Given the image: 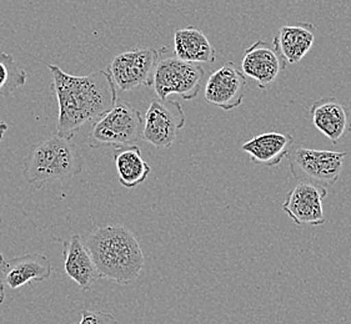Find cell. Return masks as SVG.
Listing matches in <instances>:
<instances>
[{
  "mask_svg": "<svg viewBox=\"0 0 351 324\" xmlns=\"http://www.w3.org/2000/svg\"><path fill=\"white\" fill-rule=\"evenodd\" d=\"M58 101L56 135L73 140L80 127L98 120L118 101L117 86L108 69L84 77L66 74L58 65H48Z\"/></svg>",
  "mask_w": 351,
  "mask_h": 324,
  "instance_id": "6da1fadb",
  "label": "cell"
},
{
  "mask_svg": "<svg viewBox=\"0 0 351 324\" xmlns=\"http://www.w3.org/2000/svg\"><path fill=\"white\" fill-rule=\"evenodd\" d=\"M85 246L100 278H106L120 286L135 282L145 266L139 242L133 232L123 226L95 227Z\"/></svg>",
  "mask_w": 351,
  "mask_h": 324,
  "instance_id": "7a4b0ae2",
  "label": "cell"
},
{
  "mask_svg": "<svg viewBox=\"0 0 351 324\" xmlns=\"http://www.w3.org/2000/svg\"><path fill=\"white\" fill-rule=\"evenodd\" d=\"M84 160L73 140L59 135L32 145L23 163V177L40 190L44 185L79 175Z\"/></svg>",
  "mask_w": 351,
  "mask_h": 324,
  "instance_id": "3957f363",
  "label": "cell"
},
{
  "mask_svg": "<svg viewBox=\"0 0 351 324\" xmlns=\"http://www.w3.org/2000/svg\"><path fill=\"white\" fill-rule=\"evenodd\" d=\"M143 125L141 111L118 99L108 113L94 121L86 144L92 148L133 146L143 137Z\"/></svg>",
  "mask_w": 351,
  "mask_h": 324,
  "instance_id": "277c9868",
  "label": "cell"
},
{
  "mask_svg": "<svg viewBox=\"0 0 351 324\" xmlns=\"http://www.w3.org/2000/svg\"><path fill=\"white\" fill-rule=\"evenodd\" d=\"M160 57L155 66L153 87L160 99L179 95L183 100H194L203 85L205 71L202 64L189 63L176 57L168 46L160 48Z\"/></svg>",
  "mask_w": 351,
  "mask_h": 324,
  "instance_id": "5b68a950",
  "label": "cell"
},
{
  "mask_svg": "<svg viewBox=\"0 0 351 324\" xmlns=\"http://www.w3.org/2000/svg\"><path fill=\"white\" fill-rule=\"evenodd\" d=\"M346 151L296 148L288 155L291 176L299 183H311L323 187L337 183L343 172Z\"/></svg>",
  "mask_w": 351,
  "mask_h": 324,
  "instance_id": "8992f818",
  "label": "cell"
},
{
  "mask_svg": "<svg viewBox=\"0 0 351 324\" xmlns=\"http://www.w3.org/2000/svg\"><path fill=\"white\" fill-rule=\"evenodd\" d=\"M185 113L180 103L155 98L144 118L143 140L156 148H169L178 131L185 126Z\"/></svg>",
  "mask_w": 351,
  "mask_h": 324,
  "instance_id": "52a82bcc",
  "label": "cell"
},
{
  "mask_svg": "<svg viewBox=\"0 0 351 324\" xmlns=\"http://www.w3.org/2000/svg\"><path fill=\"white\" fill-rule=\"evenodd\" d=\"M162 49L128 50L112 59L108 70L121 92H132L141 85L153 86L155 66Z\"/></svg>",
  "mask_w": 351,
  "mask_h": 324,
  "instance_id": "ba28073f",
  "label": "cell"
},
{
  "mask_svg": "<svg viewBox=\"0 0 351 324\" xmlns=\"http://www.w3.org/2000/svg\"><path fill=\"white\" fill-rule=\"evenodd\" d=\"M328 196L326 187L311 183H299L289 191L282 211L296 225L317 227L325 224L323 201Z\"/></svg>",
  "mask_w": 351,
  "mask_h": 324,
  "instance_id": "9c48e42d",
  "label": "cell"
},
{
  "mask_svg": "<svg viewBox=\"0 0 351 324\" xmlns=\"http://www.w3.org/2000/svg\"><path fill=\"white\" fill-rule=\"evenodd\" d=\"M246 79L234 63H226L214 71L205 84V100L224 111L243 104L246 94Z\"/></svg>",
  "mask_w": 351,
  "mask_h": 324,
  "instance_id": "30bf717a",
  "label": "cell"
},
{
  "mask_svg": "<svg viewBox=\"0 0 351 324\" xmlns=\"http://www.w3.org/2000/svg\"><path fill=\"white\" fill-rule=\"evenodd\" d=\"M285 68L287 65L281 60L274 46H270L263 40H258L247 48L241 62L243 74L255 80L261 90L274 83Z\"/></svg>",
  "mask_w": 351,
  "mask_h": 324,
  "instance_id": "8fae6325",
  "label": "cell"
},
{
  "mask_svg": "<svg viewBox=\"0 0 351 324\" xmlns=\"http://www.w3.org/2000/svg\"><path fill=\"white\" fill-rule=\"evenodd\" d=\"M51 262L42 254H27L3 262V278L10 289H19L30 282H42L51 275Z\"/></svg>",
  "mask_w": 351,
  "mask_h": 324,
  "instance_id": "7c38bea8",
  "label": "cell"
},
{
  "mask_svg": "<svg viewBox=\"0 0 351 324\" xmlns=\"http://www.w3.org/2000/svg\"><path fill=\"white\" fill-rule=\"evenodd\" d=\"M65 275L77 283L80 289L89 291L100 280L98 269L92 256L79 234H73L63 243Z\"/></svg>",
  "mask_w": 351,
  "mask_h": 324,
  "instance_id": "4fadbf2b",
  "label": "cell"
},
{
  "mask_svg": "<svg viewBox=\"0 0 351 324\" xmlns=\"http://www.w3.org/2000/svg\"><path fill=\"white\" fill-rule=\"evenodd\" d=\"M314 126L334 145L351 131V122L345 106L335 98H323L310 107Z\"/></svg>",
  "mask_w": 351,
  "mask_h": 324,
  "instance_id": "5bb4252c",
  "label": "cell"
},
{
  "mask_svg": "<svg viewBox=\"0 0 351 324\" xmlns=\"http://www.w3.org/2000/svg\"><path fill=\"white\" fill-rule=\"evenodd\" d=\"M294 136L282 133H265L258 135L241 145L240 150L250 156L254 165L275 167L288 157Z\"/></svg>",
  "mask_w": 351,
  "mask_h": 324,
  "instance_id": "9a60e30c",
  "label": "cell"
},
{
  "mask_svg": "<svg viewBox=\"0 0 351 324\" xmlns=\"http://www.w3.org/2000/svg\"><path fill=\"white\" fill-rule=\"evenodd\" d=\"M315 42V27L310 23L296 25H285L278 30L273 46L281 60L289 64L299 63L305 57Z\"/></svg>",
  "mask_w": 351,
  "mask_h": 324,
  "instance_id": "2e32d148",
  "label": "cell"
},
{
  "mask_svg": "<svg viewBox=\"0 0 351 324\" xmlns=\"http://www.w3.org/2000/svg\"><path fill=\"white\" fill-rule=\"evenodd\" d=\"M173 51L176 57L189 63L213 64L217 60V50L203 31L195 27L176 30Z\"/></svg>",
  "mask_w": 351,
  "mask_h": 324,
  "instance_id": "e0dca14e",
  "label": "cell"
},
{
  "mask_svg": "<svg viewBox=\"0 0 351 324\" xmlns=\"http://www.w3.org/2000/svg\"><path fill=\"white\" fill-rule=\"evenodd\" d=\"M114 162L120 185L125 189H134L145 183L152 171L136 145L115 148Z\"/></svg>",
  "mask_w": 351,
  "mask_h": 324,
  "instance_id": "ac0fdd59",
  "label": "cell"
},
{
  "mask_svg": "<svg viewBox=\"0 0 351 324\" xmlns=\"http://www.w3.org/2000/svg\"><path fill=\"white\" fill-rule=\"evenodd\" d=\"M27 71L19 66L14 57L0 53V99L12 95L27 84Z\"/></svg>",
  "mask_w": 351,
  "mask_h": 324,
  "instance_id": "d6986e66",
  "label": "cell"
},
{
  "mask_svg": "<svg viewBox=\"0 0 351 324\" xmlns=\"http://www.w3.org/2000/svg\"><path fill=\"white\" fill-rule=\"evenodd\" d=\"M77 324H118L117 318L103 310H84Z\"/></svg>",
  "mask_w": 351,
  "mask_h": 324,
  "instance_id": "ffe728a7",
  "label": "cell"
},
{
  "mask_svg": "<svg viewBox=\"0 0 351 324\" xmlns=\"http://www.w3.org/2000/svg\"><path fill=\"white\" fill-rule=\"evenodd\" d=\"M5 260V257L0 254V304L4 302L5 299V283L3 278V262Z\"/></svg>",
  "mask_w": 351,
  "mask_h": 324,
  "instance_id": "44dd1931",
  "label": "cell"
},
{
  "mask_svg": "<svg viewBox=\"0 0 351 324\" xmlns=\"http://www.w3.org/2000/svg\"><path fill=\"white\" fill-rule=\"evenodd\" d=\"M8 130L7 124H4V122H0V140L3 139V136L5 134V131Z\"/></svg>",
  "mask_w": 351,
  "mask_h": 324,
  "instance_id": "7402d4cb",
  "label": "cell"
}]
</instances>
